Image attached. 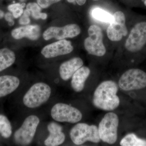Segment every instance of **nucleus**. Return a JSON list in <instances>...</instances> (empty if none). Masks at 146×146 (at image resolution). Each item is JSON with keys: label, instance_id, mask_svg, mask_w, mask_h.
Returning <instances> with one entry per match:
<instances>
[{"label": "nucleus", "instance_id": "nucleus-19", "mask_svg": "<svg viewBox=\"0 0 146 146\" xmlns=\"http://www.w3.org/2000/svg\"><path fill=\"white\" fill-rule=\"evenodd\" d=\"M122 146H146V140L138 138L134 133L126 135L120 143Z\"/></svg>", "mask_w": 146, "mask_h": 146}, {"label": "nucleus", "instance_id": "nucleus-12", "mask_svg": "<svg viewBox=\"0 0 146 146\" xmlns=\"http://www.w3.org/2000/svg\"><path fill=\"white\" fill-rule=\"evenodd\" d=\"M73 50L72 42L63 39L45 46L41 50V54L46 58H50L70 53Z\"/></svg>", "mask_w": 146, "mask_h": 146}, {"label": "nucleus", "instance_id": "nucleus-20", "mask_svg": "<svg viewBox=\"0 0 146 146\" xmlns=\"http://www.w3.org/2000/svg\"><path fill=\"white\" fill-rule=\"evenodd\" d=\"M92 17L101 22L106 23L112 22L113 16L105 10L100 8L94 9L91 12Z\"/></svg>", "mask_w": 146, "mask_h": 146}, {"label": "nucleus", "instance_id": "nucleus-29", "mask_svg": "<svg viewBox=\"0 0 146 146\" xmlns=\"http://www.w3.org/2000/svg\"><path fill=\"white\" fill-rule=\"evenodd\" d=\"M68 2L74 3L76 2L79 5H83L86 2V0H67Z\"/></svg>", "mask_w": 146, "mask_h": 146}, {"label": "nucleus", "instance_id": "nucleus-11", "mask_svg": "<svg viewBox=\"0 0 146 146\" xmlns=\"http://www.w3.org/2000/svg\"><path fill=\"white\" fill-rule=\"evenodd\" d=\"M113 20L107 29L108 37L113 42H118L128 33L125 17L123 12L118 11L113 15Z\"/></svg>", "mask_w": 146, "mask_h": 146}, {"label": "nucleus", "instance_id": "nucleus-10", "mask_svg": "<svg viewBox=\"0 0 146 146\" xmlns=\"http://www.w3.org/2000/svg\"><path fill=\"white\" fill-rule=\"evenodd\" d=\"M81 29L76 24H69L63 27H51L47 29L43 33L45 40L55 38L61 40L68 38H74L80 34Z\"/></svg>", "mask_w": 146, "mask_h": 146}, {"label": "nucleus", "instance_id": "nucleus-1", "mask_svg": "<svg viewBox=\"0 0 146 146\" xmlns=\"http://www.w3.org/2000/svg\"><path fill=\"white\" fill-rule=\"evenodd\" d=\"M118 91V85L115 82H103L94 92L93 99L94 106L106 111H112L117 108L120 104V99L117 95Z\"/></svg>", "mask_w": 146, "mask_h": 146}, {"label": "nucleus", "instance_id": "nucleus-4", "mask_svg": "<svg viewBox=\"0 0 146 146\" xmlns=\"http://www.w3.org/2000/svg\"><path fill=\"white\" fill-rule=\"evenodd\" d=\"M70 136L73 143L76 145H82L87 141L98 143L101 140L96 126L84 123L76 125L71 129Z\"/></svg>", "mask_w": 146, "mask_h": 146}, {"label": "nucleus", "instance_id": "nucleus-14", "mask_svg": "<svg viewBox=\"0 0 146 146\" xmlns=\"http://www.w3.org/2000/svg\"><path fill=\"white\" fill-rule=\"evenodd\" d=\"M83 61L79 57H74L63 62L59 68L60 78L65 81L69 80L79 69L82 67Z\"/></svg>", "mask_w": 146, "mask_h": 146}, {"label": "nucleus", "instance_id": "nucleus-13", "mask_svg": "<svg viewBox=\"0 0 146 146\" xmlns=\"http://www.w3.org/2000/svg\"><path fill=\"white\" fill-rule=\"evenodd\" d=\"M41 34V29L38 25H27L14 29L11 35L14 39L19 40L27 37L35 41L39 39Z\"/></svg>", "mask_w": 146, "mask_h": 146}, {"label": "nucleus", "instance_id": "nucleus-31", "mask_svg": "<svg viewBox=\"0 0 146 146\" xmlns=\"http://www.w3.org/2000/svg\"><path fill=\"white\" fill-rule=\"evenodd\" d=\"M5 15V13H4V11L2 10H0V20L4 18Z\"/></svg>", "mask_w": 146, "mask_h": 146}, {"label": "nucleus", "instance_id": "nucleus-26", "mask_svg": "<svg viewBox=\"0 0 146 146\" xmlns=\"http://www.w3.org/2000/svg\"><path fill=\"white\" fill-rule=\"evenodd\" d=\"M31 22L29 16H26L23 14L19 19V23L23 25H27L30 24Z\"/></svg>", "mask_w": 146, "mask_h": 146}, {"label": "nucleus", "instance_id": "nucleus-18", "mask_svg": "<svg viewBox=\"0 0 146 146\" xmlns=\"http://www.w3.org/2000/svg\"><path fill=\"white\" fill-rule=\"evenodd\" d=\"M65 134L62 131L50 132V135L44 141L46 146H57L63 144L65 141Z\"/></svg>", "mask_w": 146, "mask_h": 146}, {"label": "nucleus", "instance_id": "nucleus-15", "mask_svg": "<svg viewBox=\"0 0 146 146\" xmlns=\"http://www.w3.org/2000/svg\"><path fill=\"white\" fill-rule=\"evenodd\" d=\"M20 84L19 79L15 76L5 75L0 76V98L6 96L14 92Z\"/></svg>", "mask_w": 146, "mask_h": 146}, {"label": "nucleus", "instance_id": "nucleus-8", "mask_svg": "<svg viewBox=\"0 0 146 146\" xmlns=\"http://www.w3.org/2000/svg\"><path fill=\"white\" fill-rule=\"evenodd\" d=\"M51 115L56 121L72 123L78 122L82 117V114L79 110L61 103L56 104L53 106Z\"/></svg>", "mask_w": 146, "mask_h": 146}, {"label": "nucleus", "instance_id": "nucleus-24", "mask_svg": "<svg viewBox=\"0 0 146 146\" xmlns=\"http://www.w3.org/2000/svg\"><path fill=\"white\" fill-rule=\"evenodd\" d=\"M48 130L49 132H53V131H62L63 127L61 125L56 123H50L47 126Z\"/></svg>", "mask_w": 146, "mask_h": 146}, {"label": "nucleus", "instance_id": "nucleus-22", "mask_svg": "<svg viewBox=\"0 0 146 146\" xmlns=\"http://www.w3.org/2000/svg\"><path fill=\"white\" fill-rule=\"evenodd\" d=\"M25 6V4L16 3L12 4L8 6V10L12 13L15 18H18L21 17L24 12L23 8Z\"/></svg>", "mask_w": 146, "mask_h": 146}, {"label": "nucleus", "instance_id": "nucleus-16", "mask_svg": "<svg viewBox=\"0 0 146 146\" xmlns=\"http://www.w3.org/2000/svg\"><path fill=\"white\" fill-rule=\"evenodd\" d=\"M91 73L88 67L84 66L79 69L72 76L71 86L75 91L80 92L83 90L85 82Z\"/></svg>", "mask_w": 146, "mask_h": 146}, {"label": "nucleus", "instance_id": "nucleus-33", "mask_svg": "<svg viewBox=\"0 0 146 146\" xmlns=\"http://www.w3.org/2000/svg\"><path fill=\"white\" fill-rule=\"evenodd\" d=\"M19 1H21V2H24L25 1H26L27 0H19Z\"/></svg>", "mask_w": 146, "mask_h": 146}, {"label": "nucleus", "instance_id": "nucleus-21", "mask_svg": "<svg viewBox=\"0 0 146 146\" xmlns=\"http://www.w3.org/2000/svg\"><path fill=\"white\" fill-rule=\"evenodd\" d=\"M0 133L5 138L10 137L12 133V127L10 122L3 115H0Z\"/></svg>", "mask_w": 146, "mask_h": 146}, {"label": "nucleus", "instance_id": "nucleus-7", "mask_svg": "<svg viewBox=\"0 0 146 146\" xmlns=\"http://www.w3.org/2000/svg\"><path fill=\"white\" fill-rule=\"evenodd\" d=\"M40 122L39 118L31 115L26 118L21 127L14 133L15 141L21 145H27L31 143Z\"/></svg>", "mask_w": 146, "mask_h": 146}, {"label": "nucleus", "instance_id": "nucleus-32", "mask_svg": "<svg viewBox=\"0 0 146 146\" xmlns=\"http://www.w3.org/2000/svg\"><path fill=\"white\" fill-rule=\"evenodd\" d=\"M49 1L52 4H53L55 3H57L60 1L61 0H49Z\"/></svg>", "mask_w": 146, "mask_h": 146}, {"label": "nucleus", "instance_id": "nucleus-27", "mask_svg": "<svg viewBox=\"0 0 146 146\" xmlns=\"http://www.w3.org/2000/svg\"><path fill=\"white\" fill-rule=\"evenodd\" d=\"M36 1L37 3L42 8H48L52 5L49 0H36Z\"/></svg>", "mask_w": 146, "mask_h": 146}, {"label": "nucleus", "instance_id": "nucleus-34", "mask_svg": "<svg viewBox=\"0 0 146 146\" xmlns=\"http://www.w3.org/2000/svg\"><path fill=\"white\" fill-rule=\"evenodd\" d=\"M144 4L146 6V0H145V1H144Z\"/></svg>", "mask_w": 146, "mask_h": 146}, {"label": "nucleus", "instance_id": "nucleus-2", "mask_svg": "<svg viewBox=\"0 0 146 146\" xmlns=\"http://www.w3.org/2000/svg\"><path fill=\"white\" fill-rule=\"evenodd\" d=\"M51 94V89L44 82L35 84L25 94L23 98L24 105L30 108H36L48 101Z\"/></svg>", "mask_w": 146, "mask_h": 146}, {"label": "nucleus", "instance_id": "nucleus-35", "mask_svg": "<svg viewBox=\"0 0 146 146\" xmlns=\"http://www.w3.org/2000/svg\"><path fill=\"white\" fill-rule=\"evenodd\" d=\"M93 1H99V0H93Z\"/></svg>", "mask_w": 146, "mask_h": 146}, {"label": "nucleus", "instance_id": "nucleus-3", "mask_svg": "<svg viewBox=\"0 0 146 146\" xmlns=\"http://www.w3.org/2000/svg\"><path fill=\"white\" fill-rule=\"evenodd\" d=\"M119 119L114 112L106 113L99 125V133L101 140L109 144H114L117 139Z\"/></svg>", "mask_w": 146, "mask_h": 146}, {"label": "nucleus", "instance_id": "nucleus-9", "mask_svg": "<svg viewBox=\"0 0 146 146\" xmlns=\"http://www.w3.org/2000/svg\"><path fill=\"white\" fill-rule=\"evenodd\" d=\"M146 44V22L136 24L125 41V48L131 52L141 51Z\"/></svg>", "mask_w": 146, "mask_h": 146}, {"label": "nucleus", "instance_id": "nucleus-28", "mask_svg": "<svg viewBox=\"0 0 146 146\" xmlns=\"http://www.w3.org/2000/svg\"><path fill=\"white\" fill-rule=\"evenodd\" d=\"M5 19L8 22L9 25L10 26H12L14 25V21H13V16L11 12H7L5 13L4 16Z\"/></svg>", "mask_w": 146, "mask_h": 146}, {"label": "nucleus", "instance_id": "nucleus-17", "mask_svg": "<svg viewBox=\"0 0 146 146\" xmlns=\"http://www.w3.org/2000/svg\"><path fill=\"white\" fill-rule=\"evenodd\" d=\"M15 53L7 48L0 49V72L11 66L16 61Z\"/></svg>", "mask_w": 146, "mask_h": 146}, {"label": "nucleus", "instance_id": "nucleus-5", "mask_svg": "<svg viewBox=\"0 0 146 146\" xmlns=\"http://www.w3.org/2000/svg\"><path fill=\"white\" fill-rule=\"evenodd\" d=\"M119 86L125 91L144 89L146 87V73L141 69H129L121 76Z\"/></svg>", "mask_w": 146, "mask_h": 146}, {"label": "nucleus", "instance_id": "nucleus-25", "mask_svg": "<svg viewBox=\"0 0 146 146\" xmlns=\"http://www.w3.org/2000/svg\"><path fill=\"white\" fill-rule=\"evenodd\" d=\"M31 15L35 19H41L43 20H45L48 17V15L46 13H42L41 11L31 13Z\"/></svg>", "mask_w": 146, "mask_h": 146}, {"label": "nucleus", "instance_id": "nucleus-23", "mask_svg": "<svg viewBox=\"0 0 146 146\" xmlns=\"http://www.w3.org/2000/svg\"><path fill=\"white\" fill-rule=\"evenodd\" d=\"M26 9L29 11L31 13L41 11V7L35 3H29L26 6Z\"/></svg>", "mask_w": 146, "mask_h": 146}, {"label": "nucleus", "instance_id": "nucleus-6", "mask_svg": "<svg viewBox=\"0 0 146 146\" xmlns=\"http://www.w3.org/2000/svg\"><path fill=\"white\" fill-rule=\"evenodd\" d=\"M89 36L84 40V48L89 54L102 56L106 52L103 43V34L102 29L96 25H92L88 30Z\"/></svg>", "mask_w": 146, "mask_h": 146}, {"label": "nucleus", "instance_id": "nucleus-30", "mask_svg": "<svg viewBox=\"0 0 146 146\" xmlns=\"http://www.w3.org/2000/svg\"><path fill=\"white\" fill-rule=\"evenodd\" d=\"M23 14H25V15H26V16H29L31 14V12L29 11L28 9H25V11H24L23 13Z\"/></svg>", "mask_w": 146, "mask_h": 146}]
</instances>
